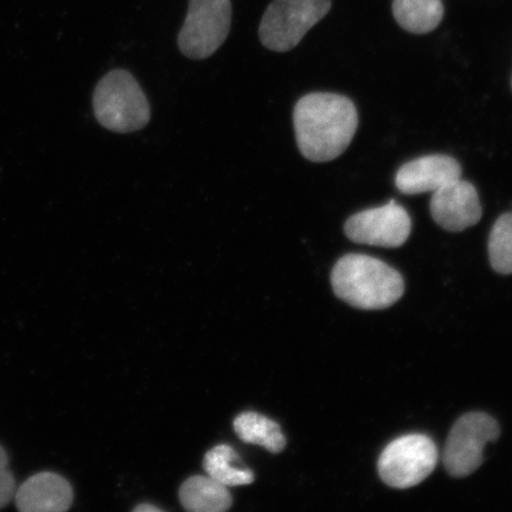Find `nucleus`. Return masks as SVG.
<instances>
[{"label": "nucleus", "instance_id": "1", "mask_svg": "<svg viewBox=\"0 0 512 512\" xmlns=\"http://www.w3.org/2000/svg\"><path fill=\"white\" fill-rule=\"evenodd\" d=\"M293 123L300 153L311 162L326 163L348 149L357 131L358 113L347 96L311 93L297 102Z\"/></svg>", "mask_w": 512, "mask_h": 512}, {"label": "nucleus", "instance_id": "2", "mask_svg": "<svg viewBox=\"0 0 512 512\" xmlns=\"http://www.w3.org/2000/svg\"><path fill=\"white\" fill-rule=\"evenodd\" d=\"M331 284L339 299L361 310L387 309L405 292V280L398 271L364 254L339 259L331 273Z\"/></svg>", "mask_w": 512, "mask_h": 512}, {"label": "nucleus", "instance_id": "3", "mask_svg": "<svg viewBox=\"0 0 512 512\" xmlns=\"http://www.w3.org/2000/svg\"><path fill=\"white\" fill-rule=\"evenodd\" d=\"M93 105L96 119L113 132L140 131L151 120L149 100L127 70H112L101 79L95 88Z\"/></svg>", "mask_w": 512, "mask_h": 512}, {"label": "nucleus", "instance_id": "4", "mask_svg": "<svg viewBox=\"0 0 512 512\" xmlns=\"http://www.w3.org/2000/svg\"><path fill=\"white\" fill-rule=\"evenodd\" d=\"M330 9L331 0H274L262 17L261 43L267 49L286 53L296 48Z\"/></svg>", "mask_w": 512, "mask_h": 512}, {"label": "nucleus", "instance_id": "5", "mask_svg": "<svg viewBox=\"0 0 512 512\" xmlns=\"http://www.w3.org/2000/svg\"><path fill=\"white\" fill-rule=\"evenodd\" d=\"M438 463L434 441L424 434L403 435L384 448L379 473L394 489H409L430 477Z\"/></svg>", "mask_w": 512, "mask_h": 512}, {"label": "nucleus", "instance_id": "6", "mask_svg": "<svg viewBox=\"0 0 512 512\" xmlns=\"http://www.w3.org/2000/svg\"><path fill=\"white\" fill-rule=\"evenodd\" d=\"M232 23L230 0H190L178 47L192 60L208 59L221 48Z\"/></svg>", "mask_w": 512, "mask_h": 512}, {"label": "nucleus", "instance_id": "7", "mask_svg": "<svg viewBox=\"0 0 512 512\" xmlns=\"http://www.w3.org/2000/svg\"><path fill=\"white\" fill-rule=\"evenodd\" d=\"M501 434L498 422L489 414H465L452 427L444 452L445 469L452 477L464 478L483 464L485 446Z\"/></svg>", "mask_w": 512, "mask_h": 512}, {"label": "nucleus", "instance_id": "8", "mask_svg": "<svg viewBox=\"0 0 512 512\" xmlns=\"http://www.w3.org/2000/svg\"><path fill=\"white\" fill-rule=\"evenodd\" d=\"M412 221L407 210L395 201L382 207L367 209L352 215L345 222L344 233L360 245L398 248L411 235Z\"/></svg>", "mask_w": 512, "mask_h": 512}, {"label": "nucleus", "instance_id": "9", "mask_svg": "<svg viewBox=\"0 0 512 512\" xmlns=\"http://www.w3.org/2000/svg\"><path fill=\"white\" fill-rule=\"evenodd\" d=\"M430 207L434 222L452 233L475 226L483 215L476 188L462 178L434 191Z\"/></svg>", "mask_w": 512, "mask_h": 512}, {"label": "nucleus", "instance_id": "10", "mask_svg": "<svg viewBox=\"0 0 512 512\" xmlns=\"http://www.w3.org/2000/svg\"><path fill=\"white\" fill-rule=\"evenodd\" d=\"M462 178V166L445 155L420 157L403 164L395 176L396 188L405 195L434 192Z\"/></svg>", "mask_w": 512, "mask_h": 512}, {"label": "nucleus", "instance_id": "11", "mask_svg": "<svg viewBox=\"0 0 512 512\" xmlns=\"http://www.w3.org/2000/svg\"><path fill=\"white\" fill-rule=\"evenodd\" d=\"M15 501L22 512H62L72 507L74 490L59 473L40 472L19 486Z\"/></svg>", "mask_w": 512, "mask_h": 512}, {"label": "nucleus", "instance_id": "12", "mask_svg": "<svg viewBox=\"0 0 512 512\" xmlns=\"http://www.w3.org/2000/svg\"><path fill=\"white\" fill-rule=\"evenodd\" d=\"M179 499L184 509L191 512H223L233 503L227 486L209 476H194L185 480L179 490Z\"/></svg>", "mask_w": 512, "mask_h": 512}, {"label": "nucleus", "instance_id": "13", "mask_svg": "<svg viewBox=\"0 0 512 512\" xmlns=\"http://www.w3.org/2000/svg\"><path fill=\"white\" fill-rule=\"evenodd\" d=\"M393 14L400 27L412 34H427L444 17L441 0H394Z\"/></svg>", "mask_w": 512, "mask_h": 512}, {"label": "nucleus", "instance_id": "14", "mask_svg": "<svg viewBox=\"0 0 512 512\" xmlns=\"http://www.w3.org/2000/svg\"><path fill=\"white\" fill-rule=\"evenodd\" d=\"M238 437L248 444L259 445L271 453H280L286 447V438L277 422L255 412H245L234 420Z\"/></svg>", "mask_w": 512, "mask_h": 512}, {"label": "nucleus", "instance_id": "15", "mask_svg": "<svg viewBox=\"0 0 512 512\" xmlns=\"http://www.w3.org/2000/svg\"><path fill=\"white\" fill-rule=\"evenodd\" d=\"M239 456L229 445H217L206 454L203 460L204 471L210 478L224 486L249 485L254 482V473L245 467L234 466Z\"/></svg>", "mask_w": 512, "mask_h": 512}, {"label": "nucleus", "instance_id": "16", "mask_svg": "<svg viewBox=\"0 0 512 512\" xmlns=\"http://www.w3.org/2000/svg\"><path fill=\"white\" fill-rule=\"evenodd\" d=\"M489 258L497 273L512 274V213L499 217L492 227Z\"/></svg>", "mask_w": 512, "mask_h": 512}, {"label": "nucleus", "instance_id": "17", "mask_svg": "<svg viewBox=\"0 0 512 512\" xmlns=\"http://www.w3.org/2000/svg\"><path fill=\"white\" fill-rule=\"evenodd\" d=\"M16 491V479L9 469V456L5 448L0 445V509L11 502Z\"/></svg>", "mask_w": 512, "mask_h": 512}, {"label": "nucleus", "instance_id": "18", "mask_svg": "<svg viewBox=\"0 0 512 512\" xmlns=\"http://www.w3.org/2000/svg\"><path fill=\"white\" fill-rule=\"evenodd\" d=\"M134 511L137 512H160L159 508L155 507V505H151L149 503L140 504L137 508H134Z\"/></svg>", "mask_w": 512, "mask_h": 512}]
</instances>
